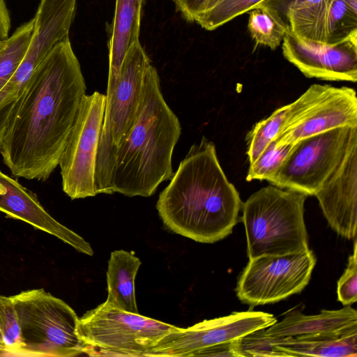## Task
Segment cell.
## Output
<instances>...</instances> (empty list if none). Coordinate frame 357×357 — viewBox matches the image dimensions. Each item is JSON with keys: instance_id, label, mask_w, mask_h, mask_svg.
<instances>
[{"instance_id": "cell-1", "label": "cell", "mask_w": 357, "mask_h": 357, "mask_svg": "<svg viewBox=\"0 0 357 357\" xmlns=\"http://www.w3.org/2000/svg\"><path fill=\"white\" fill-rule=\"evenodd\" d=\"M86 83L69 37L36 69L7 121L0 146L13 176L47 181L59 160Z\"/></svg>"}, {"instance_id": "cell-2", "label": "cell", "mask_w": 357, "mask_h": 357, "mask_svg": "<svg viewBox=\"0 0 357 357\" xmlns=\"http://www.w3.org/2000/svg\"><path fill=\"white\" fill-rule=\"evenodd\" d=\"M242 204L220 165L215 144L203 137L190 147L160 192L156 208L173 232L212 243L232 232Z\"/></svg>"}, {"instance_id": "cell-3", "label": "cell", "mask_w": 357, "mask_h": 357, "mask_svg": "<svg viewBox=\"0 0 357 357\" xmlns=\"http://www.w3.org/2000/svg\"><path fill=\"white\" fill-rule=\"evenodd\" d=\"M181 134L179 120L167 105L151 64L136 121L114 154L112 193L145 197L154 194L174 174L172 154Z\"/></svg>"}, {"instance_id": "cell-4", "label": "cell", "mask_w": 357, "mask_h": 357, "mask_svg": "<svg viewBox=\"0 0 357 357\" xmlns=\"http://www.w3.org/2000/svg\"><path fill=\"white\" fill-rule=\"evenodd\" d=\"M307 197L304 193L271 185L254 192L242 204L249 259L308 249L304 222Z\"/></svg>"}, {"instance_id": "cell-5", "label": "cell", "mask_w": 357, "mask_h": 357, "mask_svg": "<svg viewBox=\"0 0 357 357\" xmlns=\"http://www.w3.org/2000/svg\"><path fill=\"white\" fill-rule=\"evenodd\" d=\"M19 323L24 356H75L84 353L79 318L63 301L43 289L10 296Z\"/></svg>"}, {"instance_id": "cell-6", "label": "cell", "mask_w": 357, "mask_h": 357, "mask_svg": "<svg viewBox=\"0 0 357 357\" xmlns=\"http://www.w3.org/2000/svg\"><path fill=\"white\" fill-rule=\"evenodd\" d=\"M151 65L139 41L127 52L114 91L106 96L95 169L98 194H113L112 174L117 146L133 126L140 107L145 78Z\"/></svg>"}, {"instance_id": "cell-7", "label": "cell", "mask_w": 357, "mask_h": 357, "mask_svg": "<svg viewBox=\"0 0 357 357\" xmlns=\"http://www.w3.org/2000/svg\"><path fill=\"white\" fill-rule=\"evenodd\" d=\"M176 327L105 301L79 318L77 333L89 356L142 357Z\"/></svg>"}, {"instance_id": "cell-8", "label": "cell", "mask_w": 357, "mask_h": 357, "mask_svg": "<svg viewBox=\"0 0 357 357\" xmlns=\"http://www.w3.org/2000/svg\"><path fill=\"white\" fill-rule=\"evenodd\" d=\"M357 142V126H342L303 138L268 181L282 189L315 195Z\"/></svg>"}, {"instance_id": "cell-9", "label": "cell", "mask_w": 357, "mask_h": 357, "mask_svg": "<svg viewBox=\"0 0 357 357\" xmlns=\"http://www.w3.org/2000/svg\"><path fill=\"white\" fill-rule=\"evenodd\" d=\"M105 104L106 95L98 91L82 97L61 156L62 189L71 199L97 195L96 160Z\"/></svg>"}, {"instance_id": "cell-10", "label": "cell", "mask_w": 357, "mask_h": 357, "mask_svg": "<svg viewBox=\"0 0 357 357\" xmlns=\"http://www.w3.org/2000/svg\"><path fill=\"white\" fill-rule=\"evenodd\" d=\"M315 264L314 252L309 248L297 253L249 259L238 279L236 296L251 307L280 301L305 287Z\"/></svg>"}, {"instance_id": "cell-11", "label": "cell", "mask_w": 357, "mask_h": 357, "mask_svg": "<svg viewBox=\"0 0 357 357\" xmlns=\"http://www.w3.org/2000/svg\"><path fill=\"white\" fill-rule=\"evenodd\" d=\"M292 109L275 141L294 144L311 135L342 126H357L354 89L314 84L291 102Z\"/></svg>"}, {"instance_id": "cell-12", "label": "cell", "mask_w": 357, "mask_h": 357, "mask_svg": "<svg viewBox=\"0 0 357 357\" xmlns=\"http://www.w3.org/2000/svg\"><path fill=\"white\" fill-rule=\"evenodd\" d=\"M276 321L272 314L248 310L204 320L187 328L176 327L152 347L145 356H199L208 348L231 342L256 329L268 328Z\"/></svg>"}, {"instance_id": "cell-13", "label": "cell", "mask_w": 357, "mask_h": 357, "mask_svg": "<svg viewBox=\"0 0 357 357\" xmlns=\"http://www.w3.org/2000/svg\"><path fill=\"white\" fill-rule=\"evenodd\" d=\"M282 43L284 57L305 77L356 82L357 40L328 45L286 33Z\"/></svg>"}, {"instance_id": "cell-14", "label": "cell", "mask_w": 357, "mask_h": 357, "mask_svg": "<svg viewBox=\"0 0 357 357\" xmlns=\"http://www.w3.org/2000/svg\"><path fill=\"white\" fill-rule=\"evenodd\" d=\"M330 227L340 236L354 238L357 230V142L314 195Z\"/></svg>"}, {"instance_id": "cell-15", "label": "cell", "mask_w": 357, "mask_h": 357, "mask_svg": "<svg viewBox=\"0 0 357 357\" xmlns=\"http://www.w3.org/2000/svg\"><path fill=\"white\" fill-rule=\"evenodd\" d=\"M0 211L7 218L22 220L57 237L80 252L90 256L93 255L90 244L52 218L34 192L1 170Z\"/></svg>"}, {"instance_id": "cell-16", "label": "cell", "mask_w": 357, "mask_h": 357, "mask_svg": "<svg viewBox=\"0 0 357 357\" xmlns=\"http://www.w3.org/2000/svg\"><path fill=\"white\" fill-rule=\"evenodd\" d=\"M144 0H116L114 19L108 42L109 73L106 96L114 90L123 61L128 50L139 42Z\"/></svg>"}, {"instance_id": "cell-17", "label": "cell", "mask_w": 357, "mask_h": 357, "mask_svg": "<svg viewBox=\"0 0 357 357\" xmlns=\"http://www.w3.org/2000/svg\"><path fill=\"white\" fill-rule=\"evenodd\" d=\"M354 327H357V311L348 305L340 310H324L314 315L293 311L266 328V332L274 337H295L335 333Z\"/></svg>"}, {"instance_id": "cell-18", "label": "cell", "mask_w": 357, "mask_h": 357, "mask_svg": "<svg viewBox=\"0 0 357 357\" xmlns=\"http://www.w3.org/2000/svg\"><path fill=\"white\" fill-rule=\"evenodd\" d=\"M276 347L287 356L356 357L357 327L335 333L282 337Z\"/></svg>"}, {"instance_id": "cell-19", "label": "cell", "mask_w": 357, "mask_h": 357, "mask_svg": "<svg viewBox=\"0 0 357 357\" xmlns=\"http://www.w3.org/2000/svg\"><path fill=\"white\" fill-rule=\"evenodd\" d=\"M142 262L132 253L113 251L107 271V301L123 311L139 314L135 292V280Z\"/></svg>"}, {"instance_id": "cell-20", "label": "cell", "mask_w": 357, "mask_h": 357, "mask_svg": "<svg viewBox=\"0 0 357 357\" xmlns=\"http://www.w3.org/2000/svg\"><path fill=\"white\" fill-rule=\"evenodd\" d=\"M291 102L276 109L268 117L256 123L247 135V155L253 162L266 146L274 140L287 121Z\"/></svg>"}, {"instance_id": "cell-21", "label": "cell", "mask_w": 357, "mask_h": 357, "mask_svg": "<svg viewBox=\"0 0 357 357\" xmlns=\"http://www.w3.org/2000/svg\"><path fill=\"white\" fill-rule=\"evenodd\" d=\"M34 17L8 37L0 50V90L20 66L33 31Z\"/></svg>"}, {"instance_id": "cell-22", "label": "cell", "mask_w": 357, "mask_h": 357, "mask_svg": "<svg viewBox=\"0 0 357 357\" xmlns=\"http://www.w3.org/2000/svg\"><path fill=\"white\" fill-rule=\"evenodd\" d=\"M357 40V12L344 0H331L327 20L328 45Z\"/></svg>"}, {"instance_id": "cell-23", "label": "cell", "mask_w": 357, "mask_h": 357, "mask_svg": "<svg viewBox=\"0 0 357 357\" xmlns=\"http://www.w3.org/2000/svg\"><path fill=\"white\" fill-rule=\"evenodd\" d=\"M248 13V29L256 44L275 50L287 33L284 28L264 7L257 6Z\"/></svg>"}, {"instance_id": "cell-24", "label": "cell", "mask_w": 357, "mask_h": 357, "mask_svg": "<svg viewBox=\"0 0 357 357\" xmlns=\"http://www.w3.org/2000/svg\"><path fill=\"white\" fill-rule=\"evenodd\" d=\"M264 0H219L213 7L197 15L196 22L208 31H213L235 17L249 12Z\"/></svg>"}, {"instance_id": "cell-25", "label": "cell", "mask_w": 357, "mask_h": 357, "mask_svg": "<svg viewBox=\"0 0 357 357\" xmlns=\"http://www.w3.org/2000/svg\"><path fill=\"white\" fill-rule=\"evenodd\" d=\"M278 340L279 337L268 335L266 328H261L231 342V348L236 357H286L276 347Z\"/></svg>"}, {"instance_id": "cell-26", "label": "cell", "mask_w": 357, "mask_h": 357, "mask_svg": "<svg viewBox=\"0 0 357 357\" xmlns=\"http://www.w3.org/2000/svg\"><path fill=\"white\" fill-rule=\"evenodd\" d=\"M294 144L278 145L273 140L261 151L257 159L250 164L246 180L268 181L291 151Z\"/></svg>"}, {"instance_id": "cell-27", "label": "cell", "mask_w": 357, "mask_h": 357, "mask_svg": "<svg viewBox=\"0 0 357 357\" xmlns=\"http://www.w3.org/2000/svg\"><path fill=\"white\" fill-rule=\"evenodd\" d=\"M21 349L19 323L11 297L0 296V351L20 356Z\"/></svg>"}, {"instance_id": "cell-28", "label": "cell", "mask_w": 357, "mask_h": 357, "mask_svg": "<svg viewBox=\"0 0 357 357\" xmlns=\"http://www.w3.org/2000/svg\"><path fill=\"white\" fill-rule=\"evenodd\" d=\"M357 243H354V252L349 256L348 265L337 282V299L344 305L356 303L357 301Z\"/></svg>"}, {"instance_id": "cell-29", "label": "cell", "mask_w": 357, "mask_h": 357, "mask_svg": "<svg viewBox=\"0 0 357 357\" xmlns=\"http://www.w3.org/2000/svg\"><path fill=\"white\" fill-rule=\"evenodd\" d=\"M219 0H174L176 10L188 22H192L194 17L213 7Z\"/></svg>"}, {"instance_id": "cell-30", "label": "cell", "mask_w": 357, "mask_h": 357, "mask_svg": "<svg viewBox=\"0 0 357 357\" xmlns=\"http://www.w3.org/2000/svg\"><path fill=\"white\" fill-rule=\"evenodd\" d=\"M305 1L307 0H264L258 6L267 9L280 24L281 20L290 8Z\"/></svg>"}, {"instance_id": "cell-31", "label": "cell", "mask_w": 357, "mask_h": 357, "mask_svg": "<svg viewBox=\"0 0 357 357\" xmlns=\"http://www.w3.org/2000/svg\"><path fill=\"white\" fill-rule=\"evenodd\" d=\"M199 356L236 357L231 348V342L218 344L203 351Z\"/></svg>"}, {"instance_id": "cell-32", "label": "cell", "mask_w": 357, "mask_h": 357, "mask_svg": "<svg viewBox=\"0 0 357 357\" xmlns=\"http://www.w3.org/2000/svg\"><path fill=\"white\" fill-rule=\"evenodd\" d=\"M10 27L9 14L3 0H0V37L3 39L8 38Z\"/></svg>"}, {"instance_id": "cell-33", "label": "cell", "mask_w": 357, "mask_h": 357, "mask_svg": "<svg viewBox=\"0 0 357 357\" xmlns=\"http://www.w3.org/2000/svg\"><path fill=\"white\" fill-rule=\"evenodd\" d=\"M344 1L354 11L357 12V0H344Z\"/></svg>"}, {"instance_id": "cell-34", "label": "cell", "mask_w": 357, "mask_h": 357, "mask_svg": "<svg viewBox=\"0 0 357 357\" xmlns=\"http://www.w3.org/2000/svg\"><path fill=\"white\" fill-rule=\"evenodd\" d=\"M6 40V39H3L2 38L0 37V50L2 48V47L3 46Z\"/></svg>"}]
</instances>
